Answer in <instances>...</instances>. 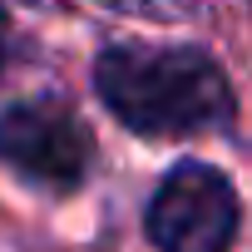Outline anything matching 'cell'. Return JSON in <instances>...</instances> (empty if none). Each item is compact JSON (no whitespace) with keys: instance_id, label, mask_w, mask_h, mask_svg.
Instances as JSON below:
<instances>
[{"instance_id":"cell-1","label":"cell","mask_w":252,"mask_h":252,"mask_svg":"<svg viewBox=\"0 0 252 252\" xmlns=\"http://www.w3.org/2000/svg\"><path fill=\"white\" fill-rule=\"evenodd\" d=\"M94 89L124 129L144 139L218 134L237 114L227 74L193 45L119 40L94 60Z\"/></svg>"},{"instance_id":"cell-2","label":"cell","mask_w":252,"mask_h":252,"mask_svg":"<svg viewBox=\"0 0 252 252\" xmlns=\"http://www.w3.org/2000/svg\"><path fill=\"white\" fill-rule=\"evenodd\" d=\"M0 163L40 193H74L89 178L94 139L55 99H20L0 109Z\"/></svg>"},{"instance_id":"cell-3","label":"cell","mask_w":252,"mask_h":252,"mask_svg":"<svg viewBox=\"0 0 252 252\" xmlns=\"http://www.w3.org/2000/svg\"><path fill=\"white\" fill-rule=\"evenodd\" d=\"M237 227L242 208L232 183L198 158L173 163L144 213V232L158 252H227Z\"/></svg>"},{"instance_id":"cell-4","label":"cell","mask_w":252,"mask_h":252,"mask_svg":"<svg viewBox=\"0 0 252 252\" xmlns=\"http://www.w3.org/2000/svg\"><path fill=\"white\" fill-rule=\"evenodd\" d=\"M104 5L129 10V15H154V20H178V15H188L198 5V0H104Z\"/></svg>"},{"instance_id":"cell-5","label":"cell","mask_w":252,"mask_h":252,"mask_svg":"<svg viewBox=\"0 0 252 252\" xmlns=\"http://www.w3.org/2000/svg\"><path fill=\"white\" fill-rule=\"evenodd\" d=\"M10 5H40V0H0V10H10Z\"/></svg>"}]
</instances>
